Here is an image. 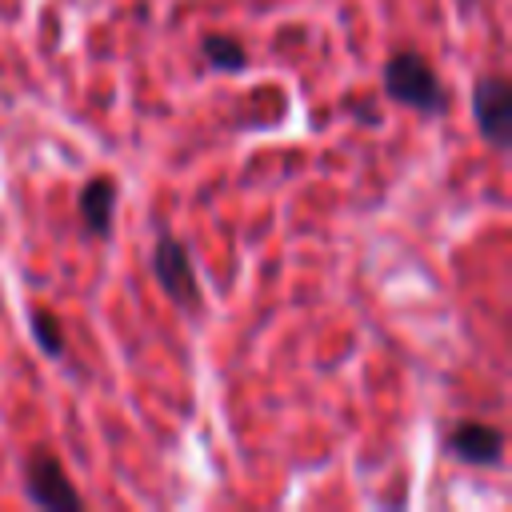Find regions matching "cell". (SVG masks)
<instances>
[{
    "mask_svg": "<svg viewBox=\"0 0 512 512\" xmlns=\"http://www.w3.org/2000/svg\"><path fill=\"white\" fill-rule=\"evenodd\" d=\"M152 276H156V284L164 288V296H168L180 312L200 316V308H204L200 276H196V264H192L184 240H176V236H168V232L156 236V244H152Z\"/></svg>",
    "mask_w": 512,
    "mask_h": 512,
    "instance_id": "obj_2",
    "label": "cell"
},
{
    "mask_svg": "<svg viewBox=\"0 0 512 512\" xmlns=\"http://www.w3.org/2000/svg\"><path fill=\"white\" fill-rule=\"evenodd\" d=\"M32 340L44 356H64V324L48 308H32Z\"/></svg>",
    "mask_w": 512,
    "mask_h": 512,
    "instance_id": "obj_8",
    "label": "cell"
},
{
    "mask_svg": "<svg viewBox=\"0 0 512 512\" xmlns=\"http://www.w3.org/2000/svg\"><path fill=\"white\" fill-rule=\"evenodd\" d=\"M448 452L464 464L496 468L504 460V432L496 424H484V420H464L448 432Z\"/></svg>",
    "mask_w": 512,
    "mask_h": 512,
    "instance_id": "obj_5",
    "label": "cell"
},
{
    "mask_svg": "<svg viewBox=\"0 0 512 512\" xmlns=\"http://www.w3.org/2000/svg\"><path fill=\"white\" fill-rule=\"evenodd\" d=\"M472 120H476V132L496 152L512 148V84L500 72L480 76L472 84Z\"/></svg>",
    "mask_w": 512,
    "mask_h": 512,
    "instance_id": "obj_4",
    "label": "cell"
},
{
    "mask_svg": "<svg viewBox=\"0 0 512 512\" xmlns=\"http://www.w3.org/2000/svg\"><path fill=\"white\" fill-rule=\"evenodd\" d=\"M200 52H204V60H208L216 72H244V68H248V48H244L236 36L208 32V36L200 40Z\"/></svg>",
    "mask_w": 512,
    "mask_h": 512,
    "instance_id": "obj_7",
    "label": "cell"
},
{
    "mask_svg": "<svg viewBox=\"0 0 512 512\" xmlns=\"http://www.w3.org/2000/svg\"><path fill=\"white\" fill-rule=\"evenodd\" d=\"M456 4H460V12H468V8L476 4V0H456Z\"/></svg>",
    "mask_w": 512,
    "mask_h": 512,
    "instance_id": "obj_9",
    "label": "cell"
},
{
    "mask_svg": "<svg viewBox=\"0 0 512 512\" xmlns=\"http://www.w3.org/2000/svg\"><path fill=\"white\" fill-rule=\"evenodd\" d=\"M20 480H24V496L36 508H48V512H80L84 508L80 492L72 488L64 464L52 452H28L20 464Z\"/></svg>",
    "mask_w": 512,
    "mask_h": 512,
    "instance_id": "obj_3",
    "label": "cell"
},
{
    "mask_svg": "<svg viewBox=\"0 0 512 512\" xmlns=\"http://www.w3.org/2000/svg\"><path fill=\"white\" fill-rule=\"evenodd\" d=\"M384 96L392 104H400V108L420 112V116H444L448 112V88H444V80L412 48H400V52L388 56V64H384Z\"/></svg>",
    "mask_w": 512,
    "mask_h": 512,
    "instance_id": "obj_1",
    "label": "cell"
},
{
    "mask_svg": "<svg viewBox=\"0 0 512 512\" xmlns=\"http://www.w3.org/2000/svg\"><path fill=\"white\" fill-rule=\"evenodd\" d=\"M116 200H120V188L112 176H88L80 196H76V208H80V224L92 232V236H108L112 232V220H116Z\"/></svg>",
    "mask_w": 512,
    "mask_h": 512,
    "instance_id": "obj_6",
    "label": "cell"
}]
</instances>
